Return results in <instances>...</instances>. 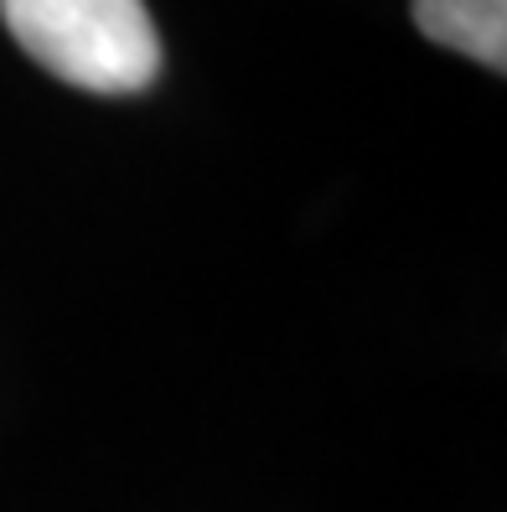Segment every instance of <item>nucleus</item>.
<instances>
[{"label": "nucleus", "mask_w": 507, "mask_h": 512, "mask_svg": "<svg viewBox=\"0 0 507 512\" xmlns=\"http://www.w3.org/2000/svg\"><path fill=\"white\" fill-rule=\"evenodd\" d=\"M0 21L37 68L83 94H140L161 73L145 0H0Z\"/></svg>", "instance_id": "1"}, {"label": "nucleus", "mask_w": 507, "mask_h": 512, "mask_svg": "<svg viewBox=\"0 0 507 512\" xmlns=\"http://www.w3.org/2000/svg\"><path fill=\"white\" fill-rule=\"evenodd\" d=\"M414 26L492 73L507 68V0H414Z\"/></svg>", "instance_id": "2"}]
</instances>
